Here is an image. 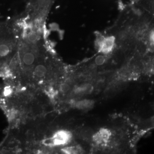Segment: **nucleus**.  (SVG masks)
I'll return each mask as SVG.
<instances>
[{"instance_id": "nucleus-1", "label": "nucleus", "mask_w": 154, "mask_h": 154, "mask_svg": "<svg viewBox=\"0 0 154 154\" xmlns=\"http://www.w3.org/2000/svg\"><path fill=\"white\" fill-rule=\"evenodd\" d=\"M55 0H28L24 14L28 21L45 25L48 15Z\"/></svg>"}, {"instance_id": "nucleus-2", "label": "nucleus", "mask_w": 154, "mask_h": 154, "mask_svg": "<svg viewBox=\"0 0 154 154\" xmlns=\"http://www.w3.org/2000/svg\"><path fill=\"white\" fill-rule=\"evenodd\" d=\"M72 137L70 132L62 130L57 131L52 138L53 143L56 146H64L68 143Z\"/></svg>"}, {"instance_id": "nucleus-3", "label": "nucleus", "mask_w": 154, "mask_h": 154, "mask_svg": "<svg viewBox=\"0 0 154 154\" xmlns=\"http://www.w3.org/2000/svg\"><path fill=\"white\" fill-rule=\"evenodd\" d=\"M111 136V132L106 128H101L93 135V140L97 144L107 142Z\"/></svg>"}, {"instance_id": "nucleus-4", "label": "nucleus", "mask_w": 154, "mask_h": 154, "mask_svg": "<svg viewBox=\"0 0 154 154\" xmlns=\"http://www.w3.org/2000/svg\"><path fill=\"white\" fill-rule=\"evenodd\" d=\"M95 102L93 100L84 99L80 100L76 102L75 107L79 110H91L94 107Z\"/></svg>"}, {"instance_id": "nucleus-5", "label": "nucleus", "mask_w": 154, "mask_h": 154, "mask_svg": "<svg viewBox=\"0 0 154 154\" xmlns=\"http://www.w3.org/2000/svg\"><path fill=\"white\" fill-rule=\"evenodd\" d=\"M94 89V87L91 84H85L76 88L75 92L77 94H82L89 95L92 94Z\"/></svg>"}, {"instance_id": "nucleus-6", "label": "nucleus", "mask_w": 154, "mask_h": 154, "mask_svg": "<svg viewBox=\"0 0 154 154\" xmlns=\"http://www.w3.org/2000/svg\"><path fill=\"white\" fill-rule=\"evenodd\" d=\"M64 152L67 154H77L79 152V149L75 147H67L63 149Z\"/></svg>"}, {"instance_id": "nucleus-7", "label": "nucleus", "mask_w": 154, "mask_h": 154, "mask_svg": "<svg viewBox=\"0 0 154 154\" xmlns=\"http://www.w3.org/2000/svg\"><path fill=\"white\" fill-rule=\"evenodd\" d=\"M104 60L102 58H99L96 60V63L97 64L101 65L104 63Z\"/></svg>"}, {"instance_id": "nucleus-8", "label": "nucleus", "mask_w": 154, "mask_h": 154, "mask_svg": "<svg viewBox=\"0 0 154 154\" xmlns=\"http://www.w3.org/2000/svg\"><path fill=\"white\" fill-rule=\"evenodd\" d=\"M1 22H0V25H1Z\"/></svg>"}]
</instances>
